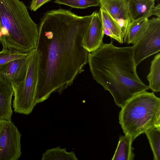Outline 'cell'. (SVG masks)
Listing matches in <instances>:
<instances>
[{
	"mask_svg": "<svg viewBox=\"0 0 160 160\" xmlns=\"http://www.w3.org/2000/svg\"><path fill=\"white\" fill-rule=\"evenodd\" d=\"M119 120L124 133L133 140L150 128L160 127V98L153 92L138 93L121 107Z\"/></svg>",
	"mask_w": 160,
	"mask_h": 160,
	"instance_id": "obj_4",
	"label": "cell"
},
{
	"mask_svg": "<svg viewBox=\"0 0 160 160\" xmlns=\"http://www.w3.org/2000/svg\"><path fill=\"white\" fill-rule=\"evenodd\" d=\"M21 136L11 121H0V160H17L20 158Z\"/></svg>",
	"mask_w": 160,
	"mask_h": 160,
	"instance_id": "obj_7",
	"label": "cell"
},
{
	"mask_svg": "<svg viewBox=\"0 0 160 160\" xmlns=\"http://www.w3.org/2000/svg\"><path fill=\"white\" fill-rule=\"evenodd\" d=\"M83 38L82 46L89 53L97 50L103 44L104 33L100 11L94 12Z\"/></svg>",
	"mask_w": 160,
	"mask_h": 160,
	"instance_id": "obj_9",
	"label": "cell"
},
{
	"mask_svg": "<svg viewBox=\"0 0 160 160\" xmlns=\"http://www.w3.org/2000/svg\"><path fill=\"white\" fill-rule=\"evenodd\" d=\"M88 63L94 79L109 91L119 107L150 89L137 74L133 46L118 47L112 41L103 43L95 51L88 53Z\"/></svg>",
	"mask_w": 160,
	"mask_h": 160,
	"instance_id": "obj_2",
	"label": "cell"
},
{
	"mask_svg": "<svg viewBox=\"0 0 160 160\" xmlns=\"http://www.w3.org/2000/svg\"></svg>",
	"mask_w": 160,
	"mask_h": 160,
	"instance_id": "obj_23",
	"label": "cell"
},
{
	"mask_svg": "<svg viewBox=\"0 0 160 160\" xmlns=\"http://www.w3.org/2000/svg\"><path fill=\"white\" fill-rule=\"evenodd\" d=\"M100 11L104 34L110 37L121 43H123L120 28L117 22L102 8Z\"/></svg>",
	"mask_w": 160,
	"mask_h": 160,
	"instance_id": "obj_14",
	"label": "cell"
},
{
	"mask_svg": "<svg viewBox=\"0 0 160 160\" xmlns=\"http://www.w3.org/2000/svg\"><path fill=\"white\" fill-rule=\"evenodd\" d=\"M133 46L136 67L144 59L160 51V17L148 19Z\"/></svg>",
	"mask_w": 160,
	"mask_h": 160,
	"instance_id": "obj_6",
	"label": "cell"
},
{
	"mask_svg": "<svg viewBox=\"0 0 160 160\" xmlns=\"http://www.w3.org/2000/svg\"><path fill=\"white\" fill-rule=\"evenodd\" d=\"M27 71L24 79L12 85L13 91L14 111L28 115L37 104L35 96L38 80L39 57L36 48L28 52Z\"/></svg>",
	"mask_w": 160,
	"mask_h": 160,
	"instance_id": "obj_5",
	"label": "cell"
},
{
	"mask_svg": "<svg viewBox=\"0 0 160 160\" xmlns=\"http://www.w3.org/2000/svg\"><path fill=\"white\" fill-rule=\"evenodd\" d=\"M28 53H22L8 49H2L0 52V66L12 60L26 57Z\"/></svg>",
	"mask_w": 160,
	"mask_h": 160,
	"instance_id": "obj_20",
	"label": "cell"
},
{
	"mask_svg": "<svg viewBox=\"0 0 160 160\" xmlns=\"http://www.w3.org/2000/svg\"><path fill=\"white\" fill-rule=\"evenodd\" d=\"M102 8L114 20L119 26L123 39L131 21L128 0H100Z\"/></svg>",
	"mask_w": 160,
	"mask_h": 160,
	"instance_id": "obj_8",
	"label": "cell"
},
{
	"mask_svg": "<svg viewBox=\"0 0 160 160\" xmlns=\"http://www.w3.org/2000/svg\"><path fill=\"white\" fill-rule=\"evenodd\" d=\"M51 0H32L30 6L32 11H35L41 6Z\"/></svg>",
	"mask_w": 160,
	"mask_h": 160,
	"instance_id": "obj_21",
	"label": "cell"
},
{
	"mask_svg": "<svg viewBox=\"0 0 160 160\" xmlns=\"http://www.w3.org/2000/svg\"><path fill=\"white\" fill-rule=\"evenodd\" d=\"M152 15H154L160 18V4L159 3L153 8L152 12Z\"/></svg>",
	"mask_w": 160,
	"mask_h": 160,
	"instance_id": "obj_22",
	"label": "cell"
},
{
	"mask_svg": "<svg viewBox=\"0 0 160 160\" xmlns=\"http://www.w3.org/2000/svg\"><path fill=\"white\" fill-rule=\"evenodd\" d=\"M133 141L132 137L128 135L120 136L112 160H133L135 156L132 146Z\"/></svg>",
	"mask_w": 160,
	"mask_h": 160,
	"instance_id": "obj_13",
	"label": "cell"
},
{
	"mask_svg": "<svg viewBox=\"0 0 160 160\" xmlns=\"http://www.w3.org/2000/svg\"><path fill=\"white\" fill-rule=\"evenodd\" d=\"M27 56L0 66V81L11 86L22 81L27 72Z\"/></svg>",
	"mask_w": 160,
	"mask_h": 160,
	"instance_id": "obj_10",
	"label": "cell"
},
{
	"mask_svg": "<svg viewBox=\"0 0 160 160\" xmlns=\"http://www.w3.org/2000/svg\"><path fill=\"white\" fill-rule=\"evenodd\" d=\"M155 0H128L131 21L148 18L152 15Z\"/></svg>",
	"mask_w": 160,
	"mask_h": 160,
	"instance_id": "obj_11",
	"label": "cell"
},
{
	"mask_svg": "<svg viewBox=\"0 0 160 160\" xmlns=\"http://www.w3.org/2000/svg\"><path fill=\"white\" fill-rule=\"evenodd\" d=\"M148 19L144 18L132 21L127 28L123 42L128 44L130 43L134 44L140 35Z\"/></svg>",
	"mask_w": 160,
	"mask_h": 160,
	"instance_id": "obj_16",
	"label": "cell"
},
{
	"mask_svg": "<svg viewBox=\"0 0 160 160\" xmlns=\"http://www.w3.org/2000/svg\"><path fill=\"white\" fill-rule=\"evenodd\" d=\"M13 94L12 86L0 81V121H11Z\"/></svg>",
	"mask_w": 160,
	"mask_h": 160,
	"instance_id": "obj_12",
	"label": "cell"
},
{
	"mask_svg": "<svg viewBox=\"0 0 160 160\" xmlns=\"http://www.w3.org/2000/svg\"><path fill=\"white\" fill-rule=\"evenodd\" d=\"M37 24L19 0H0V42L2 49L28 53L36 48Z\"/></svg>",
	"mask_w": 160,
	"mask_h": 160,
	"instance_id": "obj_3",
	"label": "cell"
},
{
	"mask_svg": "<svg viewBox=\"0 0 160 160\" xmlns=\"http://www.w3.org/2000/svg\"><path fill=\"white\" fill-rule=\"evenodd\" d=\"M53 2L76 8H86L100 6V0H55Z\"/></svg>",
	"mask_w": 160,
	"mask_h": 160,
	"instance_id": "obj_19",
	"label": "cell"
},
{
	"mask_svg": "<svg viewBox=\"0 0 160 160\" xmlns=\"http://www.w3.org/2000/svg\"><path fill=\"white\" fill-rule=\"evenodd\" d=\"M42 160H78L74 152H67L60 147L49 149L43 153Z\"/></svg>",
	"mask_w": 160,
	"mask_h": 160,
	"instance_id": "obj_17",
	"label": "cell"
},
{
	"mask_svg": "<svg viewBox=\"0 0 160 160\" xmlns=\"http://www.w3.org/2000/svg\"><path fill=\"white\" fill-rule=\"evenodd\" d=\"M150 71L147 75L149 88L156 92L160 91V54H157L151 62Z\"/></svg>",
	"mask_w": 160,
	"mask_h": 160,
	"instance_id": "obj_15",
	"label": "cell"
},
{
	"mask_svg": "<svg viewBox=\"0 0 160 160\" xmlns=\"http://www.w3.org/2000/svg\"><path fill=\"white\" fill-rule=\"evenodd\" d=\"M92 16L59 8L47 11L41 18L36 48L39 57L37 104L53 92L61 94L84 71L88 52L82 42Z\"/></svg>",
	"mask_w": 160,
	"mask_h": 160,
	"instance_id": "obj_1",
	"label": "cell"
},
{
	"mask_svg": "<svg viewBox=\"0 0 160 160\" xmlns=\"http://www.w3.org/2000/svg\"><path fill=\"white\" fill-rule=\"evenodd\" d=\"M144 133L153 153L154 160H160V127H152Z\"/></svg>",
	"mask_w": 160,
	"mask_h": 160,
	"instance_id": "obj_18",
	"label": "cell"
}]
</instances>
